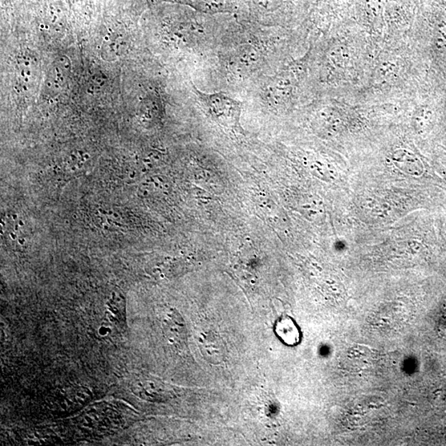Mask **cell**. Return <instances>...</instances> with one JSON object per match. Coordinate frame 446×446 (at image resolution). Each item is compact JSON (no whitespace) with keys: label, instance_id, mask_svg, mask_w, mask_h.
Masks as SVG:
<instances>
[{"label":"cell","instance_id":"6da1fadb","mask_svg":"<svg viewBox=\"0 0 446 446\" xmlns=\"http://www.w3.org/2000/svg\"><path fill=\"white\" fill-rule=\"evenodd\" d=\"M202 108L215 120L226 125H237L241 115L242 103L224 92L207 93L194 87Z\"/></svg>","mask_w":446,"mask_h":446},{"label":"cell","instance_id":"7a4b0ae2","mask_svg":"<svg viewBox=\"0 0 446 446\" xmlns=\"http://www.w3.org/2000/svg\"><path fill=\"white\" fill-rule=\"evenodd\" d=\"M393 161L397 167L408 176L420 177L423 174V165L411 153L405 151L396 152L393 156Z\"/></svg>","mask_w":446,"mask_h":446},{"label":"cell","instance_id":"3957f363","mask_svg":"<svg viewBox=\"0 0 446 446\" xmlns=\"http://www.w3.org/2000/svg\"><path fill=\"white\" fill-rule=\"evenodd\" d=\"M275 332L283 342L289 346L297 344L300 340V332L293 320L283 318L277 323Z\"/></svg>","mask_w":446,"mask_h":446},{"label":"cell","instance_id":"277c9868","mask_svg":"<svg viewBox=\"0 0 446 446\" xmlns=\"http://www.w3.org/2000/svg\"><path fill=\"white\" fill-rule=\"evenodd\" d=\"M187 2L196 10L209 14L223 13L230 10L225 0H187Z\"/></svg>","mask_w":446,"mask_h":446}]
</instances>
